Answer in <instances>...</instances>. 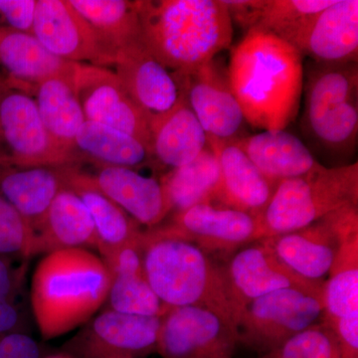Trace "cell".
Returning <instances> with one entry per match:
<instances>
[{
    "label": "cell",
    "mask_w": 358,
    "mask_h": 358,
    "mask_svg": "<svg viewBox=\"0 0 358 358\" xmlns=\"http://www.w3.org/2000/svg\"><path fill=\"white\" fill-rule=\"evenodd\" d=\"M64 187L78 195L95 224L98 249L109 262L122 249L140 241L143 231L121 207L117 206L94 183L79 166H61Z\"/></svg>",
    "instance_id": "obj_21"
},
{
    "label": "cell",
    "mask_w": 358,
    "mask_h": 358,
    "mask_svg": "<svg viewBox=\"0 0 358 358\" xmlns=\"http://www.w3.org/2000/svg\"><path fill=\"white\" fill-rule=\"evenodd\" d=\"M224 273L238 319L250 303L279 289H299L324 299L326 282L310 281L296 274L280 260L265 239L240 249Z\"/></svg>",
    "instance_id": "obj_12"
},
{
    "label": "cell",
    "mask_w": 358,
    "mask_h": 358,
    "mask_svg": "<svg viewBox=\"0 0 358 358\" xmlns=\"http://www.w3.org/2000/svg\"><path fill=\"white\" fill-rule=\"evenodd\" d=\"M34 93L47 134L72 166L71 150L77 134L86 122L75 89V73L45 80L37 85Z\"/></svg>",
    "instance_id": "obj_27"
},
{
    "label": "cell",
    "mask_w": 358,
    "mask_h": 358,
    "mask_svg": "<svg viewBox=\"0 0 358 358\" xmlns=\"http://www.w3.org/2000/svg\"><path fill=\"white\" fill-rule=\"evenodd\" d=\"M162 315H129L108 310L94 319L79 339L89 358H133L157 352Z\"/></svg>",
    "instance_id": "obj_16"
},
{
    "label": "cell",
    "mask_w": 358,
    "mask_h": 358,
    "mask_svg": "<svg viewBox=\"0 0 358 358\" xmlns=\"http://www.w3.org/2000/svg\"><path fill=\"white\" fill-rule=\"evenodd\" d=\"M329 274L322 313L327 326L358 313V232L343 239Z\"/></svg>",
    "instance_id": "obj_32"
},
{
    "label": "cell",
    "mask_w": 358,
    "mask_h": 358,
    "mask_svg": "<svg viewBox=\"0 0 358 358\" xmlns=\"http://www.w3.org/2000/svg\"><path fill=\"white\" fill-rule=\"evenodd\" d=\"M88 174L99 189L138 225L152 229L171 213L160 179L119 166H94V173Z\"/></svg>",
    "instance_id": "obj_20"
},
{
    "label": "cell",
    "mask_w": 358,
    "mask_h": 358,
    "mask_svg": "<svg viewBox=\"0 0 358 358\" xmlns=\"http://www.w3.org/2000/svg\"><path fill=\"white\" fill-rule=\"evenodd\" d=\"M38 357V345L25 334H9L0 341V358Z\"/></svg>",
    "instance_id": "obj_39"
},
{
    "label": "cell",
    "mask_w": 358,
    "mask_h": 358,
    "mask_svg": "<svg viewBox=\"0 0 358 358\" xmlns=\"http://www.w3.org/2000/svg\"><path fill=\"white\" fill-rule=\"evenodd\" d=\"M334 0H267L256 28L292 45L315 14Z\"/></svg>",
    "instance_id": "obj_33"
},
{
    "label": "cell",
    "mask_w": 358,
    "mask_h": 358,
    "mask_svg": "<svg viewBox=\"0 0 358 358\" xmlns=\"http://www.w3.org/2000/svg\"><path fill=\"white\" fill-rule=\"evenodd\" d=\"M329 327L338 339L341 358H358V313L341 317Z\"/></svg>",
    "instance_id": "obj_38"
},
{
    "label": "cell",
    "mask_w": 358,
    "mask_h": 358,
    "mask_svg": "<svg viewBox=\"0 0 358 358\" xmlns=\"http://www.w3.org/2000/svg\"><path fill=\"white\" fill-rule=\"evenodd\" d=\"M219 178L217 157L208 145L189 164L167 171L160 178V182L171 213L213 202Z\"/></svg>",
    "instance_id": "obj_31"
},
{
    "label": "cell",
    "mask_w": 358,
    "mask_h": 358,
    "mask_svg": "<svg viewBox=\"0 0 358 358\" xmlns=\"http://www.w3.org/2000/svg\"><path fill=\"white\" fill-rule=\"evenodd\" d=\"M18 322V313L11 301L0 303V333L11 331Z\"/></svg>",
    "instance_id": "obj_41"
},
{
    "label": "cell",
    "mask_w": 358,
    "mask_h": 358,
    "mask_svg": "<svg viewBox=\"0 0 358 358\" xmlns=\"http://www.w3.org/2000/svg\"><path fill=\"white\" fill-rule=\"evenodd\" d=\"M7 87H8V84H7L6 78L2 77L1 73H0V94H1Z\"/></svg>",
    "instance_id": "obj_42"
},
{
    "label": "cell",
    "mask_w": 358,
    "mask_h": 358,
    "mask_svg": "<svg viewBox=\"0 0 358 358\" xmlns=\"http://www.w3.org/2000/svg\"><path fill=\"white\" fill-rule=\"evenodd\" d=\"M72 166H119L140 169L152 162L150 148L140 140L96 122L86 121L71 150Z\"/></svg>",
    "instance_id": "obj_25"
},
{
    "label": "cell",
    "mask_w": 358,
    "mask_h": 358,
    "mask_svg": "<svg viewBox=\"0 0 358 358\" xmlns=\"http://www.w3.org/2000/svg\"><path fill=\"white\" fill-rule=\"evenodd\" d=\"M77 64L54 55L34 35L0 26V65L9 86L30 93L45 80L74 74Z\"/></svg>",
    "instance_id": "obj_22"
},
{
    "label": "cell",
    "mask_w": 358,
    "mask_h": 358,
    "mask_svg": "<svg viewBox=\"0 0 358 358\" xmlns=\"http://www.w3.org/2000/svg\"><path fill=\"white\" fill-rule=\"evenodd\" d=\"M32 34L47 50L68 62L114 65L91 26L69 0H37Z\"/></svg>",
    "instance_id": "obj_15"
},
{
    "label": "cell",
    "mask_w": 358,
    "mask_h": 358,
    "mask_svg": "<svg viewBox=\"0 0 358 358\" xmlns=\"http://www.w3.org/2000/svg\"><path fill=\"white\" fill-rule=\"evenodd\" d=\"M217 157L220 178L213 202L262 218L277 185L267 178L234 141L207 138Z\"/></svg>",
    "instance_id": "obj_18"
},
{
    "label": "cell",
    "mask_w": 358,
    "mask_h": 358,
    "mask_svg": "<svg viewBox=\"0 0 358 358\" xmlns=\"http://www.w3.org/2000/svg\"><path fill=\"white\" fill-rule=\"evenodd\" d=\"M267 0H223L230 20L242 29L249 31L260 22Z\"/></svg>",
    "instance_id": "obj_37"
},
{
    "label": "cell",
    "mask_w": 358,
    "mask_h": 358,
    "mask_svg": "<svg viewBox=\"0 0 358 358\" xmlns=\"http://www.w3.org/2000/svg\"><path fill=\"white\" fill-rule=\"evenodd\" d=\"M261 358H341L338 339L324 322L313 324Z\"/></svg>",
    "instance_id": "obj_34"
},
{
    "label": "cell",
    "mask_w": 358,
    "mask_h": 358,
    "mask_svg": "<svg viewBox=\"0 0 358 358\" xmlns=\"http://www.w3.org/2000/svg\"><path fill=\"white\" fill-rule=\"evenodd\" d=\"M48 358H68V357H48Z\"/></svg>",
    "instance_id": "obj_43"
},
{
    "label": "cell",
    "mask_w": 358,
    "mask_h": 358,
    "mask_svg": "<svg viewBox=\"0 0 358 358\" xmlns=\"http://www.w3.org/2000/svg\"><path fill=\"white\" fill-rule=\"evenodd\" d=\"M36 253L37 236L32 226L0 197V254L29 257Z\"/></svg>",
    "instance_id": "obj_35"
},
{
    "label": "cell",
    "mask_w": 358,
    "mask_h": 358,
    "mask_svg": "<svg viewBox=\"0 0 358 358\" xmlns=\"http://www.w3.org/2000/svg\"><path fill=\"white\" fill-rule=\"evenodd\" d=\"M235 143L272 182L307 173L317 164L312 150L286 129L244 136Z\"/></svg>",
    "instance_id": "obj_24"
},
{
    "label": "cell",
    "mask_w": 358,
    "mask_h": 358,
    "mask_svg": "<svg viewBox=\"0 0 358 358\" xmlns=\"http://www.w3.org/2000/svg\"><path fill=\"white\" fill-rule=\"evenodd\" d=\"M0 166H69L47 134L31 94L9 85L0 94Z\"/></svg>",
    "instance_id": "obj_8"
},
{
    "label": "cell",
    "mask_w": 358,
    "mask_h": 358,
    "mask_svg": "<svg viewBox=\"0 0 358 358\" xmlns=\"http://www.w3.org/2000/svg\"><path fill=\"white\" fill-rule=\"evenodd\" d=\"M69 3L89 23L113 60L117 52L141 40L136 1L69 0Z\"/></svg>",
    "instance_id": "obj_30"
},
{
    "label": "cell",
    "mask_w": 358,
    "mask_h": 358,
    "mask_svg": "<svg viewBox=\"0 0 358 358\" xmlns=\"http://www.w3.org/2000/svg\"><path fill=\"white\" fill-rule=\"evenodd\" d=\"M231 90L246 122L264 131L286 129L296 121L303 96V56L292 45L253 28L231 52Z\"/></svg>",
    "instance_id": "obj_1"
},
{
    "label": "cell",
    "mask_w": 358,
    "mask_h": 358,
    "mask_svg": "<svg viewBox=\"0 0 358 358\" xmlns=\"http://www.w3.org/2000/svg\"><path fill=\"white\" fill-rule=\"evenodd\" d=\"M173 76L207 138L235 141L243 138V110L231 90L227 69L217 59L187 72H174Z\"/></svg>",
    "instance_id": "obj_10"
},
{
    "label": "cell",
    "mask_w": 358,
    "mask_h": 358,
    "mask_svg": "<svg viewBox=\"0 0 358 358\" xmlns=\"http://www.w3.org/2000/svg\"><path fill=\"white\" fill-rule=\"evenodd\" d=\"M292 46L313 62H358L357 0H334L313 16Z\"/></svg>",
    "instance_id": "obj_17"
},
{
    "label": "cell",
    "mask_w": 358,
    "mask_h": 358,
    "mask_svg": "<svg viewBox=\"0 0 358 358\" xmlns=\"http://www.w3.org/2000/svg\"><path fill=\"white\" fill-rule=\"evenodd\" d=\"M171 236L185 240L208 252L236 251L264 239L262 218L210 202L173 214L160 226Z\"/></svg>",
    "instance_id": "obj_13"
},
{
    "label": "cell",
    "mask_w": 358,
    "mask_h": 358,
    "mask_svg": "<svg viewBox=\"0 0 358 358\" xmlns=\"http://www.w3.org/2000/svg\"><path fill=\"white\" fill-rule=\"evenodd\" d=\"M236 327L199 307L167 308L157 352L162 358H234Z\"/></svg>",
    "instance_id": "obj_11"
},
{
    "label": "cell",
    "mask_w": 358,
    "mask_h": 358,
    "mask_svg": "<svg viewBox=\"0 0 358 358\" xmlns=\"http://www.w3.org/2000/svg\"><path fill=\"white\" fill-rule=\"evenodd\" d=\"M303 81L301 127L317 150L334 159L355 155L358 140L357 62H312Z\"/></svg>",
    "instance_id": "obj_5"
},
{
    "label": "cell",
    "mask_w": 358,
    "mask_h": 358,
    "mask_svg": "<svg viewBox=\"0 0 358 358\" xmlns=\"http://www.w3.org/2000/svg\"><path fill=\"white\" fill-rule=\"evenodd\" d=\"M348 205H358L357 162H317L307 173L278 183L264 212V238L300 230Z\"/></svg>",
    "instance_id": "obj_6"
},
{
    "label": "cell",
    "mask_w": 358,
    "mask_h": 358,
    "mask_svg": "<svg viewBox=\"0 0 358 358\" xmlns=\"http://www.w3.org/2000/svg\"><path fill=\"white\" fill-rule=\"evenodd\" d=\"M152 162L171 169L196 159L207 145V136L196 115L180 95L171 110L150 117Z\"/></svg>",
    "instance_id": "obj_23"
},
{
    "label": "cell",
    "mask_w": 358,
    "mask_h": 358,
    "mask_svg": "<svg viewBox=\"0 0 358 358\" xmlns=\"http://www.w3.org/2000/svg\"><path fill=\"white\" fill-rule=\"evenodd\" d=\"M37 0H0V18L4 27L32 34Z\"/></svg>",
    "instance_id": "obj_36"
},
{
    "label": "cell",
    "mask_w": 358,
    "mask_h": 358,
    "mask_svg": "<svg viewBox=\"0 0 358 358\" xmlns=\"http://www.w3.org/2000/svg\"><path fill=\"white\" fill-rule=\"evenodd\" d=\"M105 263L112 274L108 296L110 310L147 317L164 315L167 308L150 288L143 273L141 237Z\"/></svg>",
    "instance_id": "obj_29"
},
{
    "label": "cell",
    "mask_w": 358,
    "mask_h": 358,
    "mask_svg": "<svg viewBox=\"0 0 358 358\" xmlns=\"http://www.w3.org/2000/svg\"><path fill=\"white\" fill-rule=\"evenodd\" d=\"M110 284L107 264L88 250L47 254L31 284L33 313L43 338H57L88 322L108 300Z\"/></svg>",
    "instance_id": "obj_3"
},
{
    "label": "cell",
    "mask_w": 358,
    "mask_h": 358,
    "mask_svg": "<svg viewBox=\"0 0 358 358\" xmlns=\"http://www.w3.org/2000/svg\"><path fill=\"white\" fill-rule=\"evenodd\" d=\"M113 66L134 102L148 117L164 114L178 103L180 93L173 73L148 51L143 40L117 52Z\"/></svg>",
    "instance_id": "obj_19"
},
{
    "label": "cell",
    "mask_w": 358,
    "mask_h": 358,
    "mask_svg": "<svg viewBox=\"0 0 358 358\" xmlns=\"http://www.w3.org/2000/svg\"><path fill=\"white\" fill-rule=\"evenodd\" d=\"M62 188L61 166H0V197L20 212L34 231Z\"/></svg>",
    "instance_id": "obj_28"
},
{
    "label": "cell",
    "mask_w": 358,
    "mask_h": 358,
    "mask_svg": "<svg viewBox=\"0 0 358 358\" xmlns=\"http://www.w3.org/2000/svg\"><path fill=\"white\" fill-rule=\"evenodd\" d=\"M141 40L171 72L208 63L232 43L223 0H138Z\"/></svg>",
    "instance_id": "obj_2"
},
{
    "label": "cell",
    "mask_w": 358,
    "mask_h": 358,
    "mask_svg": "<svg viewBox=\"0 0 358 358\" xmlns=\"http://www.w3.org/2000/svg\"><path fill=\"white\" fill-rule=\"evenodd\" d=\"M13 291V277L7 261L0 257V303L10 301Z\"/></svg>",
    "instance_id": "obj_40"
},
{
    "label": "cell",
    "mask_w": 358,
    "mask_h": 358,
    "mask_svg": "<svg viewBox=\"0 0 358 358\" xmlns=\"http://www.w3.org/2000/svg\"><path fill=\"white\" fill-rule=\"evenodd\" d=\"M39 252L98 248L95 224L82 200L68 188H62L45 212L36 231Z\"/></svg>",
    "instance_id": "obj_26"
},
{
    "label": "cell",
    "mask_w": 358,
    "mask_h": 358,
    "mask_svg": "<svg viewBox=\"0 0 358 358\" xmlns=\"http://www.w3.org/2000/svg\"><path fill=\"white\" fill-rule=\"evenodd\" d=\"M358 232V205H348L300 230L264 238L285 265L310 281L329 274L343 239Z\"/></svg>",
    "instance_id": "obj_9"
},
{
    "label": "cell",
    "mask_w": 358,
    "mask_h": 358,
    "mask_svg": "<svg viewBox=\"0 0 358 358\" xmlns=\"http://www.w3.org/2000/svg\"><path fill=\"white\" fill-rule=\"evenodd\" d=\"M75 89L86 121L131 134L150 148V117L134 102L115 72L77 64Z\"/></svg>",
    "instance_id": "obj_14"
},
{
    "label": "cell",
    "mask_w": 358,
    "mask_h": 358,
    "mask_svg": "<svg viewBox=\"0 0 358 358\" xmlns=\"http://www.w3.org/2000/svg\"><path fill=\"white\" fill-rule=\"evenodd\" d=\"M324 299L294 289H279L250 303L237 322L239 343L268 353L315 324Z\"/></svg>",
    "instance_id": "obj_7"
},
{
    "label": "cell",
    "mask_w": 358,
    "mask_h": 358,
    "mask_svg": "<svg viewBox=\"0 0 358 358\" xmlns=\"http://www.w3.org/2000/svg\"><path fill=\"white\" fill-rule=\"evenodd\" d=\"M141 258L145 279L166 308H206L237 329L224 268L208 253L157 226L143 232Z\"/></svg>",
    "instance_id": "obj_4"
}]
</instances>
